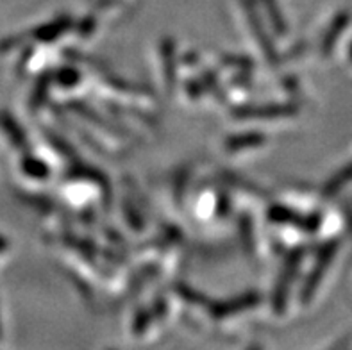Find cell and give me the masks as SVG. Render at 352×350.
<instances>
[{
    "mask_svg": "<svg viewBox=\"0 0 352 350\" xmlns=\"http://www.w3.org/2000/svg\"><path fill=\"white\" fill-rule=\"evenodd\" d=\"M22 170L32 179H45L49 175V168L45 166L43 161L36 160L32 155H25V157H23Z\"/></svg>",
    "mask_w": 352,
    "mask_h": 350,
    "instance_id": "cell-7",
    "label": "cell"
},
{
    "mask_svg": "<svg viewBox=\"0 0 352 350\" xmlns=\"http://www.w3.org/2000/svg\"><path fill=\"white\" fill-rule=\"evenodd\" d=\"M4 247H6V241H4V238H0V250H4Z\"/></svg>",
    "mask_w": 352,
    "mask_h": 350,
    "instance_id": "cell-13",
    "label": "cell"
},
{
    "mask_svg": "<svg viewBox=\"0 0 352 350\" xmlns=\"http://www.w3.org/2000/svg\"><path fill=\"white\" fill-rule=\"evenodd\" d=\"M258 302V297L256 295H243V297L232 298L229 302H222L219 306L213 307L214 316H228L232 315V313H238V311L245 309V307H250L252 304Z\"/></svg>",
    "mask_w": 352,
    "mask_h": 350,
    "instance_id": "cell-4",
    "label": "cell"
},
{
    "mask_svg": "<svg viewBox=\"0 0 352 350\" xmlns=\"http://www.w3.org/2000/svg\"><path fill=\"white\" fill-rule=\"evenodd\" d=\"M265 142L263 134H258V133H252V134H243V136H236V138H231L226 146H228L231 152H236L240 149H245V146H254V145H261Z\"/></svg>",
    "mask_w": 352,
    "mask_h": 350,
    "instance_id": "cell-8",
    "label": "cell"
},
{
    "mask_svg": "<svg viewBox=\"0 0 352 350\" xmlns=\"http://www.w3.org/2000/svg\"><path fill=\"white\" fill-rule=\"evenodd\" d=\"M163 56H165V76L166 85L174 86L175 83V67H174V45L172 41H166L163 47Z\"/></svg>",
    "mask_w": 352,
    "mask_h": 350,
    "instance_id": "cell-11",
    "label": "cell"
},
{
    "mask_svg": "<svg viewBox=\"0 0 352 350\" xmlns=\"http://www.w3.org/2000/svg\"><path fill=\"white\" fill-rule=\"evenodd\" d=\"M351 49H352V47H351ZM351 56H352V50H351Z\"/></svg>",
    "mask_w": 352,
    "mask_h": 350,
    "instance_id": "cell-14",
    "label": "cell"
},
{
    "mask_svg": "<svg viewBox=\"0 0 352 350\" xmlns=\"http://www.w3.org/2000/svg\"><path fill=\"white\" fill-rule=\"evenodd\" d=\"M349 182H352V163H349V166H345L344 170H340L335 177L327 182L326 195H336L342 188L347 186Z\"/></svg>",
    "mask_w": 352,
    "mask_h": 350,
    "instance_id": "cell-6",
    "label": "cell"
},
{
    "mask_svg": "<svg viewBox=\"0 0 352 350\" xmlns=\"http://www.w3.org/2000/svg\"><path fill=\"white\" fill-rule=\"evenodd\" d=\"M347 23H349L347 13L338 14V18H336L335 22L331 23L329 31H327V34H326V40H324V45H322V50H324V54L331 52V49L335 47L336 40H338V34L340 32H344V29L347 27Z\"/></svg>",
    "mask_w": 352,
    "mask_h": 350,
    "instance_id": "cell-5",
    "label": "cell"
},
{
    "mask_svg": "<svg viewBox=\"0 0 352 350\" xmlns=\"http://www.w3.org/2000/svg\"><path fill=\"white\" fill-rule=\"evenodd\" d=\"M0 129L4 131L6 136L9 138V142L13 143L16 149L23 152H25V149L29 151V142H27V136L23 134L22 127L18 125L14 116L9 115L8 111H0Z\"/></svg>",
    "mask_w": 352,
    "mask_h": 350,
    "instance_id": "cell-3",
    "label": "cell"
},
{
    "mask_svg": "<svg viewBox=\"0 0 352 350\" xmlns=\"http://www.w3.org/2000/svg\"><path fill=\"white\" fill-rule=\"evenodd\" d=\"M56 80L63 86H74L77 85V80H79V74H77L76 70H72V68H65V70H61L58 76H56Z\"/></svg>",
    "mask_w": 352,
    "mask_h": 350,
    "instance_id": "cell-12",
    "label": "cell"
},
{
    "mask_svg": "<svg viewBox=\"0 0 352 350\" xmlns=\"http://www.w3.org/2000/svg\"><path fill=\"white\" fill-rule=\"evenodd\" d=\"M68 27V22H56V23H49V25L38 27L32 34H34L36 40L40 41H52L56 40L59 34H61L65 29Z\"/></svg>",
    "mask_w": 352,
    "mask_h": 350,
    "instance_id": "cell-10",
    "label": "cell"
},
{
    "mask_svg": "<svg viewBox=\"0 0 352 350\" xmlns=\"http://www.w3.org/2000/svg\"><path fill=\"white\" fill-rule=\"evenodd\" d=\"M335 254H336V243H327L326 247L322 248L320 252H318L317 265L313 266L311 274H309L308 281H306V286H304V293H302L304 300H309L313 293H315V289L318 288V284H320L322 277H324L326 270L329 268Z\"/></svg>",
    "mask_w": 352,
    "mask_h": 350,
    "instance_id": "cell-1",
    "label": "cell"
},
{
    "mask_svg": "<svg viewBox=\"0 0 352 350\" xmlns=\"http://www.w3.org/2000/svg\"><path fill=\"white\" fill-rule=\"evenodd\" d=\"M300 261V254L295 252L288 257V263L285 265V272L281 275V281L277 284L276 295H274V306L277 311H283V306L286 304V295H288V289H290L292 279H294L295 270H297V265Z\"/></svg>",
    "mask_w": 352,
    "mask_h": 350,
    "instance_id": "cell-2",
    "label": "cell"
},
{
    "mask_svg": "<svg viewBox=\"0 0 352 350\" xmlns=\"http://www.w3.org/2000/svg\"><path fill=\"white\" fill-rule=\"evenodd\" d=\"M294 113L292 109H288V106H265V107H250V109H245V111H240L238 115L240 116H285Z\"/></svg>",
    "mask_w": 352,
    "mask_h": 350,
    "instance_id": "cell-9",
    "label": "cell"
}]
</instances>
